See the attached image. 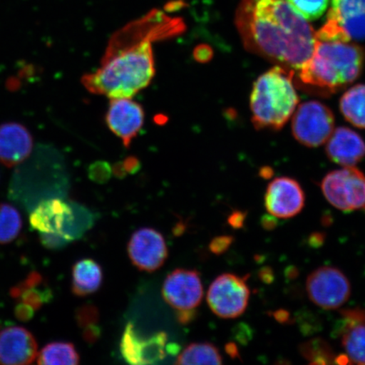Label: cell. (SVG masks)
<instances>
[{
  "mask_svg": "<svg viewBox=\"0 0 365 365\" xmlns=\"http://www.w3.org/2000/svg\"><path fill=\"white\" fill-rule=\"evenodd\" d=\"M185 29L181 18L154 9L111 36L101 66L83 76L82 85L91 93L110 99L133 98L148 88L156 73L153 43L173 38Z\"/></svg>",
  "mask_w": 365,
  "mask_h": 365,
  "instance_id": "1",
  "label": "cell"
},
{
  "mask_svg": "<svg viewBox=\"0 0 365 365\" xmlns=\"http://www.w3.org/2000/svg\"><path fill=\"white\" fill-rule=\"evenodd\" d=\"M235 23L245 48L277 66L299 71L314 51L316 31L287 0H240Z\"/></svg>",
  "mask_w": 365,
  "mask_h": 365,
  "instance_id": "2",
  "label": "cell"
},
{
  "mask_svg": "<svg viewBox=\"0 0 365 365\" xmlns=\"http://www.w3.org/2000/svg\"><path fill=\"white\" fill-rule=\"evenodd\" d=\"M364 49L357 43L316 39L312 56L299 70L305 85L335 93L346 88L361 75Z\"/></svg>",
  "mask_w": 365,
  "mask_h": 365,
  "instance_id": "3",
  "label": "cell"
},
{
  "mask_svg": "<svg viewBox=\"0 0 365 365\" xmlns=\"http://www.w3.org/2000/svg\"><path fill=\"white\" fill-rule=\"evenodd\" d=\"M294 71L277 66L255 81L250 94L252 123L257 129L281 130L299 102Z\"/></svg>",
  "mask_w": 365,
  "mask_h": 365,
  "instance_id": "4",
  "label": "cell"
},
{
  "mask_svg": "<svg viewBox=\"0 0 365 365\" xmlns=\"http://www.w3.org/2000/svg\"><path fill=\"white\" fill-rule=\"evenodd\" d=\"M30 225L39 232L45 247L50 250L65 247L82 232L74 209L61 199L44 200L36 205L31 213Z\"/></svg>",
  "mask_w": 365,
  "mask_h": 365,
  "instance_id": "5",
  "label": "cell"
},
{
  "mask_svg": "<svg viewBox=\"0 0 365 365\" xmlns=\"http://www.w3.org/2000/svg\"><path fill=\"white\" fill-rule=\"evenodd\" d=\"M321 188L328 202L342 212L365 208V175L355 167L327 173Z\"/></svg>",
  "mask_w": 365,
  "mask_h": 365,
  "instance_id": "6",
  "label": "cell"
},
{
  "mask_svg": "<svg viewBox=\"0 0 365 365\" xmlns=\"http://www.w3.org/2000/svg\"><path fill=\"white\" fill-rule=\"evenodd\" d=\"M334 129V114L327 105L317 101L300 104L292 122L294 138L308 148L327 143Z\"/></svg>",
  "mask_w": 365,
  "mask_h": 365,
  "instance_id": "7",
  "label": "cell"
},
{
  "mask_svg": "<svg viewBox=\"0 0 365 365\" xmlns=\"http://www.w3.org/2000/svg\"><path fill=\"white\" fill-rule=\"evenodd\" d=\"M245 278L225 273L209 287L207 303L212 312L223 319L239 317L248 307L250 292Z\"/></svg>",
  "mask_w": 365,
  "mask_h": 365,
  "instance_id": "8",
  "label": "cell"
},
{
  "mask_svg": "<svg viewBox=\"0 0 365 365\" xmlns=\"http://www.w3.org/2000/svg\"><path fill=\"white\" fill-rule=\"evenodd\" d=\"M307 290L309 298L317 307L336 309L350 298L351 285L345 274L333 267L317 269L307 278Z\"/></svg>",
  "mask_w": 365,
  "mask_h": 365,
  "instance_id": "9",
  "label": "cell"
},
{
  "mask_svg": "<svg viewBox=\"0 0 365 365\" xmlns=\"http://www.w3.org/2000/svg\"><path fill=\"white\" fill-rule=\"evenodd\" d=\"M168 335L161 331L144 339L129 322L123 333L120 352L127 363L136 365L154 364L166 356Z\"/></svg>",
  "mask_w": 365,
  "mask_h": 365,
  "instance_id": "10",
  "label": "cell"
},
{
  "mask_svg": "<svg viewBox=\"0 0 365 365\" xmlns=\"http://www.w3.org/2000/svg\"><path fill=\"white\" fill-rule=\"evenodd\" d=\"M128 253L132 263L140 271L153 272L163 266L168 258L165 240L153 228H140L128 245Z\"/></svg>",
  "mask_w": 365,
  "mask_h": 365,
  "instance_id": "11",
  "label": "cell"
},
{
  "mask_svg": "<svg viewBox=\"0 0 365 365\" xmlns=\"http://www.w3.org/2000/svg\"><path fill=\"white\" fill-rule=\"evenodd\" d=\"M204 295L198 272L177 269L168 275L163 286L164 300L177 310L199 307Z\"/></svg>",
  "mask_w": 365,
  "mask_h": 365,
  "instance_id": "12",
  "label": "cell"
},
{
  "mask_svg": "<svg viewBox=\"0 0 365 365\" xmlns=\"http://www.w3.org/2000/svg\"><path fill=\"white\" fill-rule=\"evenodd\" d=\"M305 196L302 187L289 177L272 180L264 195V207L269 214L277 218H291L298 215L304 207Z\"/></svg>",
  "mask_w": 365,
  "mask_h": 365,
  "instance_id": "13",
  "label": "cell"
},
{
  "mask_svg": "<svg viewBox=\"0 0 365 365\" xmlns=\"http://www.w3.org/2000/svg\"><path fill=\"white\" fill-rule=\"evenodd\" d=\"M145 113L143 107L131 98L111 99L106 114V123L113 133L130 148L132 140L143 128Z\"/></svg>",
  "mask_w": 365,
  "mask_h": 365,
  "instance_id": "14",
  "label": "cell"
},
{
  "mask_svg": "<svg viewBox=\"0 0 365 365\" xmlns=\"http://www.w3.org/2000/svg\"><path fill=\"white\" fill-rule=\"evenodd\" d=\"M38 354L35 337L25 328L11 327L0 333V364H30Z\"/></svg>",
  "mask_w": 365,
  "mask_h": 365,
  "instance_id": "15",
  "label": "cell"
},
{
  "mask_svg": "<svg viewBox=\"0 0 365 365\" xmlns=\"http://www.w3.org/2000/svg\"><path fill=\"white\" fill-rule=\"evenodd\" d=\"M327 143V157L342 167H354L365 157V141L348 127L333 130Z\"/></svg>",
  "mask_w": 365,
  "mask_h": 365,
  "instance_id": "16",
  "label": "cell"
},
{
  "mask_svg": "<svg viewBox=\"0 0 365 365\" xmlns=\"http://www.w3.org/2000/svg\"><path fill=\"white\" fill-rule=\"evenodd\" d=\"M34 148L33 137L26 127L17 123L0 125V163L14 167L24 162Z\"/></svg>",
  "mask_w": 365,
  "mask_h": 365,
  "instance_id": "17",
  "label": "cell"
},
{
  "mask_svg": "<svg viewBox=\"0 0 365 365\" xmlns=\"http://www.w3.org/2000/svg\"><path fill=\"white\" fill-rule=\"evenodd\" d=\"M327 18L339 24L351 41L365 39V0H331Z\"/></svg>",
  "mask_w": 365,
  "mask_h": 365,
  "instance_id": "18",
  "label": "cell"
},
{
  "mask_svg": "<svg viewBox=\"0 0 365 365\" xmlns=\"http://www.w3.org/2000/svg\"><path fill=\"white\" fill-rule=\"evenodd\" d=\"M103 282V271L98 262L91 259H81L72 269V292L83 297L97 292Z\"/></svg>",
  "mask_w": 365,
  "mask_h": 365,
  "instance_id": "19",
  "label": "cell"
},
{
  "mask_svg": "<svg viewBox=\"0 0 365 365\" xmlns=\"http://www.w3.org/2000/svg\"><path fill=\"white\" fill-rule=\"evenodd\" d=\"M43 285V277L38 272H34L21 284L13 287L11 295L13 299L29 304L36 312L53 299L51 290Z\"/></svg>",
  "mask_w": 365,
  "mask_h": 365,
  "instance_id": "20",
  "label": "cell"
},
{
  "mask_svg": "<svg viewBox=\"0 0 365 365\" xmlns=\"http://www.w3.org/2000/svg\"><path fill=\"white\" fill-rule=\"evenodd\" d=\"M340 110L350 124L365 129V84L353 86L340 99Z\"/></svg>",
  "mask_w": 365,
  "mask_h": 365,
  "instance_id": "21",
  "label": "cell"
},
{
  "mask_svg": "<svg viewBox=\"0 0 365 365\" xmlns=\"http://www.w3.org/2000/svg\"><path fill=\"white\" fill-rule=\"evenodd\" d=\"M38 364L42 365H75L80 356L71 342L56 341L46 345L38 354Z\"/></svg>",
  "mask_w": 365,
  "mask_h": 365,
  "instance_id": "22",
  "label": "cell"
},
{
  "mask_svg": "<svg viewBox=\"0 0 365 365\" xmlns=\"http://www.w3.org/2000/svg\"><path fill=\"white\" fill-rule=\"evenodd\" d=\"M341 345L350 363L365 365V322L346 326Z\"/></svg>",
  "mask_w": 365,
  "mask_h": 365,
  "instance_id": "23",
  "label": "cell"
},
{
  "mask_svg": "<svg viewBox=\"0 0 365 365\" xmlns=\"http://www.w3.org/2000/svg\"><path fill=\"white\" fill-rule=\"evenodd\" d=\"M217 346L208 342L190 344L177 358L175 364H222Z\"/></svg>",
  "mask_w": 365,
  "mask_h": 365,
  "instance_id": "24",
  "label": "cell"
},
{
  "mask_svg": "<svg viewBox=\"0 0 365 365\" xmlns=\"http://www.w3.org/2000/svg\"><path fill=\"white\" fill-rule=\"evenodd\" d=\"M21 217L17 209L6 203H0V244L11 243L20 235Z\"/></svg>",
  "mask_w": 365,
  "mask_h": 365,
  "instance_id": "25",
  "label": "cell"
},
{
  "mask_svg": "<svg viewBox=\"0 0 365 365\" xmlns=\"http://www.w3.org/2000/svg\"><path fill=\"white\" fill-rule=\"evenodd\" d=\"M299 353L310 364H329L336 356L331 345L322 339H313L299 346Z\"/></svg>",
  "mask_w": 365,
  "mask_h": 365,
  "instance_id": "26",
  "label": "cell"
},
{
  "mask_svg": "<svg viewBox=\"0 0 365 365\" xmlns=\"http://www.w3.org/2000/svg\"><path fill=\"white\" fill-rule=\"evenodd\" d=\"M287 1L304 19L313 21L324 15L330 0H287Z\"/></svg>",
  "mask_w": 365,
  "mask_h": 365,
  "instance_id": "27",
  "label": "cell"
},
{
  "mask_svg": "<svg viewBox=\"0 0 365 365\" xmlns=\"http://www.w3.org/2000/svg\"><path fill=\"white\" fill-rule=\"evenodd\" d=\"M98 319L99 312L93 304H84L76 309V321L82 329L93 324H97Z\"/></svg>",
  "mask_w": 365,
  "mask_h": 365,
  "instance_id": "28",
  "label": "cell"
},
{
  "mask_svg": "<svg viewBox=\"0 0 365 365\" xmlns=\"http://www.w3.org/2000/svg\"><path fill=\"white\" fill-rule=\"evenodd\" d=\"M232 242H234V237L227 235L218 236L212 240L209 248L213 254L222 255L230 248Z\"/></svg>",
  "mask_w": 365,
  "mask_h": 365,
  "instance_id": "29",
  "label": "cell"
},
{
  "mask_svg": "<svg viewBox=\"0 0 365 365\" xmlns=\"http://www.w3.org/2000/svg\"><path fill=\"white\" fill-rule=\"evenodd\" d=\"M89 176L93 181L103 184L110 178V170L106 164H96L93 168H91Z\"/></svg>",
  "mask_w": 365,
  "mask_h": 365,
  "instance_id": "30",
  "label": "cell"
},
{
  "mask_svg": "<svg viewBox=\"0 0 365 365\" xmlns=\"http://www.w3.org/2000/svg\"><path fill=\"white\" fill-rule=\"evenodd\" d=\"M36 310L29 304L21 302L15 308V316L19 321L26 322L34 317Z\"/></svg>",
  "mask_w": 365,
  "mask_h": 365,
  "instance_id": "31",
  "label": "cell"
},
{
  "mask_svg": "<svg viewBox=\"0 0 365 365\" xmlns=\"http://www.w3.org/2000/svg\"><path fill=\"white\" fill-rule=\"evenodd\" d=\"M102 335L101 327H98L97 324H93L83 328V333L82 336L83 339L89 344H93L97 341Z\"/></svg>",
  "mask_w": 365,
  "mask_h": 365,
  "instance_id": "32",
  "label": "cell"
},
{
  "mask_svg": "<svg viewBox=\"0 0 365 365\" xmlns=\"http://www.w3.org/2000/svg\"><path fill=\"white\" fill-rule=\"evenodd\" d=\"M212 56V49L208 45H199L195 49L194 57L198 62L205 63L210 61Z\"/></svg>",
  "mask_w": 365,
  "mask_h": 365,
  "instance_id": "33",
  "label": "cell"
},
{
  "mask_svg": "<svg viewBox=\"0 0 365 365\" xmlns=\"http://www.w3.org/2000/svg\"><path fill=\"white\" fill-rule=\"evenodd\" d=\"M246 216H247V213L246 212L235 211L232 212L230 217H228V225H230L232 227L235 228V230H239V228L244 227Z\"/></svg>",
  "mask_w": 365,
  "mask_h": 365,
  "instance_id": "34",
  "label": "cell"
},
{
  "mask_svg": "<svg viewBox=\"0 0 365 365\" xmlns=\"http://www.w3.org/2000/svg\"><path fill=\"white\" fill-rule=\"evenodd\" d=\"M176 318L181 325H188L196 318V310L195 309L178 310Z\"/></svg>",
  "mask_w": 365,
  "mask_h": 365,
  "instance_id": "35",
  "label": "cell"
},
{
  "mask_svg": "<svg viewBox=\"0 0 365 365\" xmlns=\"http://www.w3.org/2000/svg\"><path fill=\"white\" fill-rule=\"evenodd\" d=\"M325 239L326 235L322 234V232H314V234L309 237V244L314 248L321 247L324 242H325Z\"/></svg>",
  "mask_w": 365,
  "mask_h": 365,
  "instance_id": "36",
  "label": "cell"
},
{
  "mask_svg": "<svg viewBox=\"0 0 365 365\" xmlns=\"http://www.w3.org/2000/svg\"><path fill=\"white\" fill-rule=\"evenodd\" d=\"M259 277L264 284H270L274 280V273L270 267H264L259 272Z\"/></svg>",
  "mask_w": 365,
  "mask_h": 365,
  "instance_id": "37",
  "label": "cell"
},
{
  "mask_svg": "<svg viewBox=\"0 0 365 365\" xmlns=\"http://www.w3.org/2000/svg\"><path fill=\"white\" fill-rule=\"evenodd\" d=\"M262 225L267 230H273L277 225V217L271 215L263 216L262 218Z\"/></svg>",
  "mask_w": 365,
  "mask_h": 365,
  "instance_id": "38",
  "label": "cell"
},
{
  "mask_svg": "<svg viewBox=\"0 0 365 365\" xmlns=\"http://www.w3.org/2000/svg\"><path fill=\"white\" fill-rule=\"evenodd\" d=\"M186 6L184 0H173V1L168 2L165 7V10L168 12H175L180 10Z\"/></svg>",
  "mask_w": 365,
  "mask_h": 365,
  "instance_id": "39",
  "label": "cell"
},
{
  "mask_svg": "<svg viewBox=\"0 0 365 365\" xmlns=\"http://www.w3.org/2000/svg\"><path fill=\"white\" fill-rule=\"evenodd\" d=\"M273 317L278 322L286 323L289 321L290 314L289 312H287V310L279 309L273 314Z\"/></svg>",
  "mask_w": 365,
  "mask_h": 365,
  "instance_id": "40",
  "label": "cell"
},
{
  "mask_svg": "<svg viewBox=\"0 0 365 365\" xmlns=\"http://www.w3.org/2000/svg\"><path fill=\"white\" fill-rule=\"evenodd\" d=\"M226 352L231 356L232 358L239 357L238 348L235 344H227L226 345Z\"/></svg>",
  "mask_w": 365,
  "mask_h": 365,
  "instance_id": "41",
  "label": "cell"
}]
</instances>
